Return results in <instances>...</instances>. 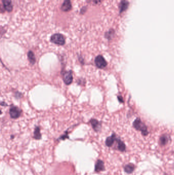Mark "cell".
<instances>
[{
    "instance_id": "1",
    "label": "cell",
    "mask_w": 174,
    "mask_h": 175,
    "mask_svg": "<svg viewBox=\"0 0 174 175\" xmlns=\"http://www.w3.org/2000/svg\"><path fill=\"white\" fill-rule=\"evenodd\" d=\"M133 125L135 129L137 130V131L141 132L142 135L144 136L148 135V132L147 127L138 118L135 120L134 121L133 123Z\"/></svg>"
},
{
    "instance_id": "2",
    "label": "cell",
    "mask_w": 174,
    "mask_h": 175,
    "mask_svg": "<svg viewBox=\"0 0 174 175\" xmlns=\"http://www.w3.org/2000/svg\"><path fill=\"white\" fill-rule=\"evenodd\" d=\"M50 41L54 44L59 46H63L65 43V37L60 33H55L52 35L50 38Z\"/></svg>"
},
{
    "instance_id": "3",
    "label": "cell",
    "mask_w": 174,
    "mask_h": 175,
    "mask_svg": "<svg viewBox=\"0 0 174 175\" xmlns=\"http://www.w3.org/2000/svg\"><path fill=\"white\" fill-rule=\"evenodd\" d=\"M63 80L65 85H69L72 83L73 81V72L72 71L62 72Z\"/></svg>"
},
{
    "instance_id": "4",
    "label": "cell",
    "mask_w": 174,
    "mask_h": 175,
    "mask_svg": "<svg viewBox=\"0 0 174 175\" xmlns=\"http://www.w3.org/2000/svg\"><path fill=\"white\" fill-rule=\"evenodd\" d=\"M96 66L100 69L104 68L107 66V62L102 55H99L95 58V60Z\"/></svg>"
},
{
    "instance_id": "5",
    "label": "cell",
    "mask_w": 174,
    "mask_h": 175,
    "mask_svg": "<svg viewBox=\"0 0 174 175\" xmlns=\"http://www.w3.org/2000/svg\"><path fill=\"white\" fill-rule=\"evenodd\" d=\"M21 110L16 106H12L9 110V114L13 119H17L21 116Z\"/></svg>"
},
{
    "instance_id": "6",
    "label": "cell",
    "mask_w": 174,
    "mask_h": 175,
    "mask_svg": "<svg viewBox=\"0 0 174 175\" xmlns=\"http://www.w3.org/2000/svg\"><path fill=\"white\" fill-rule=\"evenodd\" d=\"M129 2L127 0H122L119 4V13L122 14L124 12H126L129 8Z\"/></svg>"
},
{
    "instance_id": "7",
    "label": "cell",
    "mask_w": 174,
    "mask_h": 175,
    "mask_svg": "<svg viewBox=\"0 0 174 175\" xmlns=\"http://www.w3.org/2000/svg\"><path fill=\"white\" fill-rule=\"evenodd\" d=\"M105 170V168L104 162V161L101 159H97V161L95 162V172L99 173L103 172Z\"/></svg>"
},
{
    "instance_id": "8",
    "label": "cell",
    "mask_w": 174,
    "mask_h": 175,
    "mask_svg": "<svg viewBox=\"0 0 174 175\" xmlns=\"http://www.w3.org/2000/svg\"><path fill=\"white\" fill-rule=\"evenodd\" d=\"M72 9V5L71 0H64L61 6V10L63 12H69Z\"/></svg>"
},
{
    "instance_id": "9",
    "label": "cell",
    "mask_w": 174,
    "mask_h": 175,
    "mask_svg": "<svg viewBox=\"0 0 174 175\" xmlns=\"http://www.w3.org/2000/svg\"><path fill=\"white\" fill-rule=\"evenodd\" d=\"M4 8L8 12H11L13 10V5L12 0H2Z\"/></svg>"
},
{
    "instance_id": "10",
    "label": "cell",
    "mask_w": 174,
    "mask_h": 175,
    "mask_svg": "<svg viewBox=\"0 0 174 175\" xmlns=\"http://www.w3.org/2000/svg\"><path fill=\"white\" fill-rule=\"evenodd\" d=\"M90 122L95 131L96 132L100 131V130L101 129V127H102V124L101 122H99L98 120L95 119H91L90 120Z\"/></svg>"
},
{
    "instance_id": "11",
    "label": "cell",
    "mask_w": 174,
    "mask_h": 175,
    "mask_svg": "<svg viewBox=\"0 0 174 175\" xmlns=\"http://www.w3.org/2000/svg\"><path fill=\"white\" fill-rule=\"evenodd\" d=\"M116 136L115 134H112V136L107 137L105 141V144L108 147H112L114 145V143L116 141Z\"/></svg>"
},
{
    "instance_id": "12",
    "label": "cell",
    "mask_w": 174,
    "mask_h": 175,
    "mask_svg": "<svg viewBox=\"0 0 174 175\" xmlns=\"http://www.w3.org/2000/svg\"><path fill=\"white\" fill-rule=\"evenodd\" d=\"M116 142L117 143V150L121 152H125L126 150V147L125 144L123 142V141L121 140L120 138L116 137Z\"/></svg>"
},
{
    "instance_id": "13",
    "label": "cell",
    "mask_w": 174,
    "mask_h": 175,
    "mask_svg": "<svg viewBox=\"0 0 174 175\" xmlns=\"http://www.w3.org/2000/svg\"><path fill=\"white\" fill-rule=\"evenodd\" d=\"M135 170V166L132 163L126 165L124 167V170L126 173L130 174L134 172Z\"/></svg>"
},
{
    "instance_id": "14",
    "label": "cell",
    "mask_w": 174,
    "mask_h": 175,
    "mask_svg": "<svg viewBox=\"0 0 174 175\" xmlns=\"http://www.w3.org/2000/svg\"><path fill=\"white\" fill-rule=\"evenodd\" d=\"M28 55V60L31 64H34L36 62V58L35 55L32 51H29L27 54Z\"/></svg>"
},
{
    "instance_id": "15",
    "label": "cell",
    "mask_w": 174,
    "mask_h": 175,
    "mask_svg": "<svg viewBox=\"0 0 174 175\" xmlns=\"http://www.w3.org/2000/svg\"><path fill=\"white\" fill-rule=\"evenodd\" d=\"M33 138L36 140H40L42 138V134L40 133V127H35L34 131V135Z\"/></svg>"
},
{
    "instance_id": "16",
    "label": "cell",
    "mask_w": 174,
    "mask_h": 175,
    "mask_svg": "<svg viewBox=\"0 0 174 175\" xmlns=\"http://www.w3.org/2000/svg\"><path fill=\"white\" fill-rule=\"evenodd\" d=\"M114 34H115V31H114V29H110L108 31L105 32V37L110 41L114 37Z\"/></svg>"
},
{
    "instance_id": "17",
    "label": "cell",
    "mask_w": 174,
    "mask_h": 175,
    "mask_svg": "<svg viewBox=\"0 0 174 175\" xmlns=\"http://www.w3.org/2000/svg\"><path fill=\"white\" fill-rule=\"evenodd\" d=\"M169 141V138L168 137V136L165 135H163L160 137L159 143L160 145L164 146L167 144Z\"/></svg>"
},
{
    "instance_id": "18",
    "label": "cell",
    "mask_w": 174,
    "mask_h": 175,
    "mask_svg": "<svg viewBox=\"0 0 174 175\" xmlns=\"http://www.w3.org/2000/svg\"><path fill=\"white\" fill-rule=\"evenodd\" d=\"M87 6H83V7L81 9H80V14H84L86 12V10H87Z\"/></svg>"
},
{
    "instance_id": "19",
    "label": "cell",
    "mask_w": 174,
    "mask_h": 175,
    "mask_svg": "<svg viewBox=\"0 0 174 175\" xmlns=\"http://www.w3.org/2000/svg\"><path fill=\"white\" fill-rule=\"evenodd\" d=\"M66 138H69V136L67 135V132L66 133V134H65L64 135L61 136L59 138V139H60V140H64Z\"/></svg>"
},
{
    "instance_id": "20",
    "label": "cell",
    "mask_w": 174,
    "mask_h": 175,
    "mask_svg": "<svg viewBox=\"0 0 174 175\" xmlns=\"http://www.w3.org/2000/svg\"><path fill=\"white\" fill-rule=\"evenodd\" d=\"M93 3L96 5L100 4V3L102 2V0H93Z\"/></svg>"
},
{
    "instance_id": "21",
    "label": "cell",
    "mask_w": 174,
    "mask_h": 175,
    "mask_svg": "<svg viewBox=\"0 0 174 175\" xmlns=\"http://www.w3.org/2000/svg\"><path fill=\"white\" fill-rule=\"evenodd\" d=\"M118 100H119V101H121V102H123V99H122V97H118Z\"/></svg>"
}]
</instances>
